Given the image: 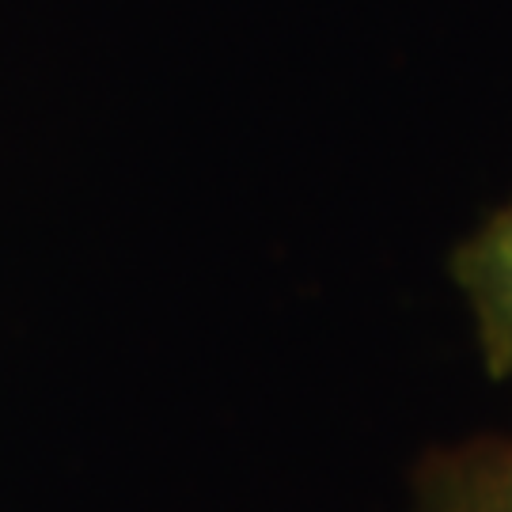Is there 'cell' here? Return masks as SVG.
I'll return each mask as SVG.
<instances>
[{"instance_id": "obj_1", "label": "cell", "mask_w": 512, "mask_h": 512, "mask_svg": "<svg viewBox=\"0 0 512 512\" xmlns=\"http://www.w3.org/2000/svg\"><path fill=\"white\" fill-rule=\"evenodd\" d=\"M452 277L471 311L482 365L505 380L512 376V202L459 243Z\"/></svg>"}, {"instance_id": "obj_2", "label": "cell", "mask_w": 512, "mask_h": 512, "mask_svg": "<svg viewBox=\"0 0 512 512\" xmlns=\"http://www.w3.org/2000/svg\"><path fill=\"white\" fill-rule=\"evenodd\" d=\"M433 512H512V440L448 467Z\"/></svg>"}]
</instances>
